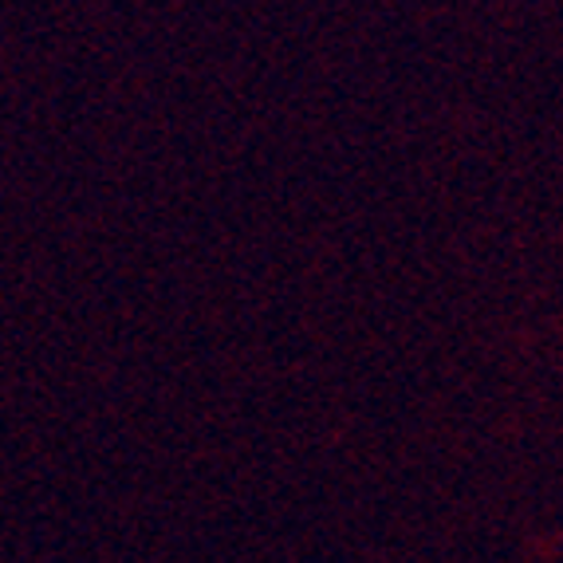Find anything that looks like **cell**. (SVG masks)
Here are the masks:
<instances>
[]
</instances>
